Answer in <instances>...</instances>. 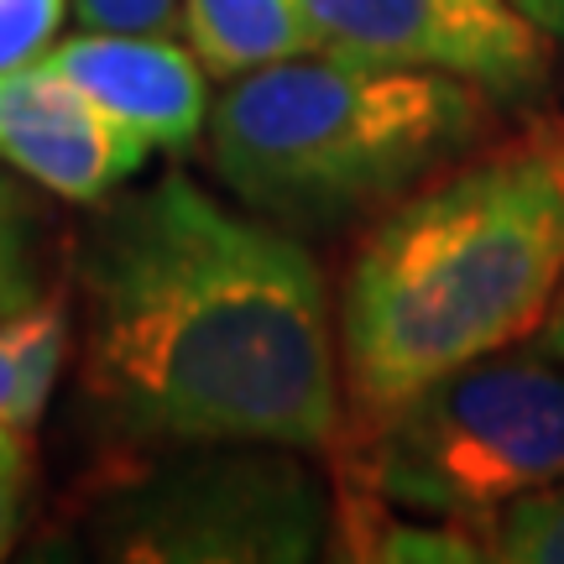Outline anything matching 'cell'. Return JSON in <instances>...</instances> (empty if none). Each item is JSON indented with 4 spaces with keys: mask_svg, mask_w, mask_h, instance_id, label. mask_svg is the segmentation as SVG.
Here are the masks:
<instances>
[{
    "mask_svg": "<svg viewBox=\"0 0 564 564\" xmlns=\"http://www.w3.org/2000/svg\"><path fill=\"white\" fill-rule=\"evenodd\" d=\"M79 288L84 398L126 444H340L329 288L288 225L173 167L100 209Z\"/></svg>",
    "mask_w": 564,
    "mask_h": 564,
    "instance_id": "6da1fadb",
    "label": "cell"
},
{
    "mask_svg": "<svg viewBox=\"0 0 564 564\" xmlns=\"http://www.w3.org/2000/svg\"><path fill=\"white\" fill-rule=\"evenodd\" d=\"M564 278V137L491 147L387 204L340 288L345 423L539 335Z\"/></svg>",
    "mask_w": 564,
    "mask_h": 564,
    "instance_id": "7a4b0ae2",
    "label": "cell"
},
{
    "mask_svg": "<svg viewBox=\"0 0 564 564\" xmlns=\"http://www.w3.org/2000/svg\"><path fill=\"white\" fill-rule=\"evenodd\" d=\"M491 121L486 89L429 68L299 53L230 79L209 105L215 178L288 230L387 209L455 162Z\"/></svg>",
    "mask_w": 564,
    "mask_h": 564,
    "instance_id": "3957f363",
    "label": "cell"
},
{
    "mask_svg": "<svg viewBox=\"0 0 564 564\" xmlns=\"http://www.w3.org/2000/svg\"><path fill=\"white\" fill-rule=\"evenodd\" d=\"M335 481L398 512L481 528L539 486L564 481V356L491 350L434 377L329 449Z\"/></svg>",
    "mask_w": 564,
    "mask_h": 564,
    "instance_id": "277c9868",
    "label": "cell"
},
{
    "mask_svg": "<svg viewBox=\"0 0 564 564\" xmlns=\"http://www.w3.org/2000/svg\"><path fill=\"white\" fill-rule=\"evenodd\" d=\"M282 444H167L89 497V554L141 564H303L329 497Z\"/></svg>",
    "mask_w": 564,
    "mask_h": 564,
    "instance_id": "5b68a950",
    "label": "cell"
},
{
    "mask_svg": "<svg viewBox=\"0 0 564 564\" xmlns=\"http://www.w3.org/2000/svg\"><path fill=\"white\" fill-rule=\"evenodd\" d=\"M308 47L340 58L429 68L486 89L528 95L549 79V32L512 0H299Z\"/></svg>",
    "mask_w": 564,
    "mask_h": 564,
    "instance_id": "8992f818",
    "label": "cell"
},
{
    "mask_svg": "<svg viewBox=\"0 0 564 564\" xmlns=\"http://www.w3.org/2000/svg\"><path fill=\"white\" fill-rule=\"evenodd\" d=\"M152 158V141L47 63L0 74V162L68 204H105Z\"/></svg>",
    "mask_w": 564,
    "mask_h": 564,
    "instance_id": "52a82bcc",
    "label": "cell"
},
{
    "mask_svg": "<svg viewBox=\"0 0 564 564\" xmlns=\"http://www.w3.org/2000/svg\"><path fill=\"white\" fill-rule=\"evenodd\" d=\"M47 68L162 152H188L209 121V74L188 42L158 32H79L42 53Z\"/></svg>",
    "mask_w": 564,
    "mask_h": 564,
    "instance_id": "ba28073f",
    "label": "cell"
},
{
    "mask_svg": "<svg viewBox=\"0 0 564 564\" xmlns=\"http://www.w3.org/2000/svg\"><path fill=\"white\" fill-rule=\"evenodd\" d=\"M178 26L209 79H241L251 68L314 53L299 0H183Z\"/></svg>",
    "mask_w": 564,
    "mask_h": 564,
    "instance_id": "9c48e42d",
    "label": "cell"
},
{
    "mask_svg": "<svg viewBox=\"0 0 564 564\" xmlns=\"http://www.w3.org/2000/svg\"><path fill=\"white\" fill-rule=\"evenodd\" d=\"M68 299L47 293L32 308H21L11 319H0V423H32L47 413L53 387L63 377L68 356Z\"/></svg>",
    "mask_w": 564,
    "mask_h": 564,
    "instance_id": "30bf717a",
    "label": "cell"
},
{
    "mask_svg": "<svg viewBox=\"0 0 564 564\" xmlns=\"http://www.w3.org/2000/svg\"><path fill=\"white\" fill-rule=\"evenodd\" d=\"M486 544L502 564H564V481L507 502L486 523Z\"/></svg>",
    "mask_w": 564,
    "mask_h": 564,
    "instance_id": "8fae6325",
    "label": "cell"
},
{
    "mask_svg": "<svg viewBox=\"0 0 564 564\" xmlns=\"http://www.w3.org/2000/svg\"><path fill=\"white\" fill-rule=\"evenodd\" d=\"M42 299V220L21 183L0 173V319Z\"/></svg>",
    "mask_w": 564,
    "mask_h": 564,
    "instance_id": "7c38bea8",
    "label": "cell"
},
{
    "mask_svg": "<svg viewBox=\"0 0 564 564\" xmlns=\"http://www.w3.org/2000/svg\"><path fill=\"white\" fill-rule=\"evenodd\" d=\"M68 0H0V74L37 63L63 32Z\"/></svg>",
    "mask_w": 564,
    "mask_h": 564,
    "instance_id": "4fadbf2b",
    "label": "cell"
},
{
    "mask_svg": "<svg viewBox=\"0 0 564 564\" xmlns=\"http://www.w3.org/2000/svg\"><path fill=\"white\" fill-rule=\"evenodd\" d=\"M84 32H158L167 37L183 21V0H68Z\"/></svg>",
    "mask_w": 564,
    "mask_h": 564,
    "instance_id": "5bb4252c",
    "label": "cell"
},
{
    "mask_svg": "<svg viewBox=\"0 0 564 564\" xmlns=\"http://www.w3.org/2000/svg\"><path fill=\"white\" fill-rule=\"evenodd\" d=\"M26 481H32V444H26V429L0 423V560L11 554V544H17V533H21Z\"/></svg>",
    "mask_w": 564,
    "mask_h": 564,
    "instance_id": "9a60e30c",
    "label": "cell"
},
{
    "mask_svg": "<svg viewBox=\"0 0 564 564\" xmlns=\"http://www.w3.org/2000/svg\"><path fill=\"white\" fill-rule=\"evenodd\" d=\"M512 6H518L539 32H549V37L564 42V0H512Z\"/></svg>",
    "mask_w": 564,
    "mask_h": 564,
    "instance_id": "2e32d148",
    "label": "cell"
},
{
    "mask_svg": "<svg viewBox=\"0 0 564 564\" xmlns=\"http://www.w3.org/2000/svg\"><path fill=\"white\" fill-rule=\"evenodd\" d=\"M539 345H544L549 356H564V278H560V293L549 303L544 324H539Z\"/></svg>",
    "mask_w": 564,
    "mask_h": 564,
    "instance_id": "e0dca14e",
    "label": "cell"
}]
</instances>
